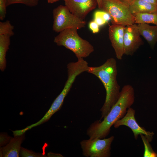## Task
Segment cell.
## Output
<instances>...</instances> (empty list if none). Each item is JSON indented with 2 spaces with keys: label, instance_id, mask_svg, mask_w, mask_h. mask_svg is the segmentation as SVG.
I'll list each match as a JSON object with an SVG mask.
<instances>
[{
  "label": "cell",
  "instance_id": "cell-19",
  "mask_svg": "<svg viewBox=\"0 0 157 157\" xmlns=\"http://www.w3.org/2000/svg\"><path fill=\"white\" fill-rule=\"evenodd\" d=\"M144 146V157H157V154L153 150L149 140L143 135H140Z\"/></svg>",
  "mask_w": 157,
  "mask_h": 157
},
{
  "label": "cell",
  "instance_id": "cell-10",
  "mask_svg": "<svg viewBox=\"0 0 157 157\" xmlns=\"http://www.w3.org/2000/svg\"><path fill=\"white\" fill-rule=\"evenodd\" d=\"M70 11L82 20L97 6V0H65Z\"/></svg>",
  "mask_w": 157,
  "mask_h": 157
},
{
  "label": "cell",
  "instance_id": "cell-5",
  "mask_svg": "<svg viewBox=\"0 0 157 157\" xmlns=\"http://www.w3.org/2000/svg\"><path fill=\"white\" fill-rule=\"evenodd\" d=\"M53 24L52 29L60 33L66 29L75 28L77 30L84 27L86 22L72 13L65 6L60 5L52 11Z\"/></svg>",
  "mask_w": 157,
  "mask_h": 157
},
{
  "label": "cell",
  "instance_id": "cell-22",
  "mask_svg": "<svg viewBox=\"0 0 157 157\" xmlns=\"http://www.w3.org/2000/svg\"><path fill=\"white\" fill-rule=\"evenodd\" d=\"M6 0H0V19L3 20L6 15Z\"/></svg>",
  "mask_w": 157,
  "mask_h": 157
},
{
  "label": "cell",
  "instance_id": "cell-13",
  "mask_svg": "<svg viewBox=\"0 0 157 157\" xmlns=\"http://www.w3.org/2000/svg\"><path fill=\"white\" fill-rule=\"evenodd\" d=\"M137 26L140 35L145 39L151 48L154 49L157 42V26L141 24H138Z\"/></svg>",
  "mask_w": 157,
  "mask_h": 157
},
{
  "label": "cell",
  "instance_id": "cell-24",
  "mask_svg": "<svg viewBox=\"0 0 157 157\" xmlns=\"http://www.w3.org/2000/svg\"><path fill=\"white\" fill-rule=\"evenodd\" d=\"M99 26L94 20L89 24V27L93 33H98L99 31Z\"/></svg>",
  "mask_w": 157,
  "mask_h": 157
},
{
  "label": "cell",
  "instance_id": "cell-1",
  "mask_svg": "<svg viewBox=\"0 0 157 157\" xmlns=\"http://www.w3.org/2000/svg\"><path fill=\"white\" fill-rule=\"evenodd\" d=\"M135 100L133 87L129 84L124 86L117 101L104 120L101 122L96 121L88 129L87 134L90 138L103 139L106 137L112 126L125 115L127 109L133 104Z\"/></svg>",
  "mask_w": 157,
  "mask_h": 157
},
{
  "label": "cell",
  "instance_id": "cell-2",
  "mask_svg": "<svg viewBox=\"0 0 157 157\" xmlns=\"http://www.w3.org/2000/svg\"><path fill=\"white\" fill-rule=\"evenodd\" d=\"M87 72L97 77L101 81L106 90L105 100L100 109L101 119L108 113L119 96L120 87L117 81L116 60L113 58H109L100 66L89 67Z\"/></svg>",
  "mask_w": 157,
  "mask_h": 157
},
{
  "label": "cell",
  "instance_id": "cell-21",
  "mask_svg": "<svg viewBox=\"0 0 157 157\" xmlns=\"http://www.w3.org/2000/svg\"><path fill=\"white\" fill-rule=\"evenodd\" d=\"M19 156L22 157H47L44 154L36 153L31 150H28L21 147Z\"/></svg>",
  "mask_w": 157,
  "mask_h": 157
},
{
  "label": "cell",
  "instance_id": "cell-18",
  "mask_svg": "<svg viewBox=\"0 0 157 157\" xmlns=\"http://www.w3.org/2000/svg\"><path fill=\"white\" fill-rule=\"evenodd\" d=\"M14 26L9 20L0 22V35H7L11 37L14 34Z\"/></svg>",
  "mask_w": 157,
  "mask_h": 157
},
{
  "label": "cell",
  "instance_id": "cell-26",
  "mask_svg": "<svg viewBox=\"0 0 157 157\" xmlns=\"http://www.w3.org/2000/svg\"><path fill=\"white\" fill-rule=\"evenodd\" d=\"M146 2L157 6V0H142Z\"/></svg>",
  "mask_w": 157,
  "mask_h": 157
},
{
  "label": "cell",
  "instance_id": "cell-17",
  "mask_svg": "<svg viewBox=\"0 0 157 157\" xmlns=\"http://www.w3.org/2000/svg\"><path fill=\"white\" fill-rule=\"evenodd\" d=\"M110 20H111L110 15L105 11H97L94 13V21L99 26L104 25Z\"/></svg>",
  "mask_w": 157,
  "mask_h": 157
},
{
  "label": "cell",
  "instance_id": "cell-23",
  "mask_svg": "<svg viewBox=\"0 0 157 157\" xmlns=\"http://www.w3.org/2000/svg\"><path fill=\"white\" fill-rule=\"evenodd\" d=\"M0 147L6 145L10 142L12 137L5 133H1L0 135Z\"/></svg>",
  "mask_w": 157,
  "mask_h": 157
},
{
  "label": "cell",
  "instance_id": "cell-11",
  "mask_svg": "<svg viewBox=\"0 0 157 157\" xmlns=\"http://www.w3.org/2000/svg\"><path fill=\"white\" fill-rule=\"evenodd\" d=\"M125 26L112 24L108 28V36L117 58L121 60L124 55V37Z\"/></svg>",
  "mask_w": 157,
  "mask_h": 157
},
{
  "label": "cell",
  "instance_id": "cell-14",
  "mask_svg": "<svg viewBox=\"0 0 157 157\" xmlns=\"http://www.w3.org/2000/svg\"><path fill=\"white\" fill-rule=\"evenodd\" d=\"M129 6L133 15L139 13H157V6L142 0H134Z\"/></svg>",
  "mask_w": 157,
  "mask_h": 157
},
{
  "label": "cell",
  "instance_id": "cell-7",
  "mask_svg": "<svg viewBox=\"0 0 157 157\" xmlns=\"http://www.w3.org/2000/svg\"><path fill=\"white\" fill-rule=\"evenodd\" d=\"M113 136L107 138L90 139L80 142L83 154L87 157H109L110 156L111 145L114 140Z\"/></svg>",
  "mask_w": 157,
  "mask_h": 157
},
{
  "label": "cell",
  "instance_id": "cell-20",
  "mask_svg": "<svg viewBox=\"0 0 157 157\" xmlns=\"http://www.w3.org/2000/svg\"><path fill=\"white\" fill-rule=\"evenodd\" d=\"M39 0H6L7 6L10 5L20 3L27 6L33 7L37 6Z\"/></svg>",
  "mask_w": 157,
  "mask_h": 157
},
{
  "label": "cell",
  "instance_id": "cell-4",
  "mask_svg": "<svg viewBox=\"0 0 157 157\" xmlns=\"http://www.w3.org/2000/svg\"><path fill=\"white\" fill-rule=\"evenodd\" d=\"M100 9L109 15L112 24L126 26L135 24L129 5L122 0H102Z\"/></svg>",
  "mask_w": 157,
  "mask_h": 157
},
{
  "label": "cell",
  "instance_id": "cell-29",
  "mask_svg": "<svg viewBox=\"0 0 157 157\" xmlns=\"http://www.w3.org/2000/svg\"><path fill=\"white\" fill-rule=\"evenodd\" d=\"M48 3H52L60 0H47ZM64 1L65 0H63Z\"/></svg>",
  "mask_w": 157,
  "mask_h": 157
},
{
  "label": "cell",
  "instance_id": "cell-8",
  "mask_svg": "<svg viewBox=\"0 0 157 157\" xmlns=\"http://www.w3.org/2000/svg\"><path fill=\"white\" fill-rule=\"evenodd\" d=\"M140 36L137 24L125 26L124 37V55H133L143 44Z\"/></svg>",
  "mask_w": 157,
  "mask_h": 157
},
{
  "label": "cell",
  "instance_id": "cell-28",
  "mask_svg": "<svg viewBox=\"0 0 157 157\" xmlns=\"http://www.w3.org/2000/svg\"><path fill=\"white\" fill-rule=\"evenodd\" d=\"M97 6L100 9L101 8V5L102 0H97Z\"/></svg>",
  "mask_w": 157,
  "mask_h": 157
},
{
  "label": "cell",
  "instance_id": "cell-12",
  "mask_svg": "<svg viewBox=\"0 0 157 157\" xmlns=\"http://www.w3.org/2000/svg\"><path fill=\"white\" fill-rule=\"evenodd\" d=\"M14 136L8 144L1 147L3 157H18L20 156L21 144L24 139L25 134Z\"/></svg>",
  "mask_w": 157,
  "mask_h": 157
},
{
  "label": "cell",
  "instance_id": "cell-6",
  "mask_svg": "<svg viewBox=\"0 0 157 157\" xmlns=\"http://www.w3.org/2000/svg\"><path fill=\"white\" fill-rule=\"evenodd\" d=\"M67 70V79L61 92L54 100L44 116L36 123L27 126L26 127L27 130H28L47 121L54 113L60 110L65 98L70 91L76 78L81 73L78 69L74 67L69 68Z\"/></svg>",
  "mask_w": 157,
  "mask_h": 157
},
{
  "label": "cell",
  "instance_id": "cell-9",
  "mask_svg": "<svg viewBox=\"0 0 157 157\" xmlns=\"http://www.w3.org/2000/svg\"><path fill=\"white\" fill-rule=\"evenodd\" d=\"M135 110L133 108L131 107L129 108L125 115L114 124V127L117 128L121 126H126L131 129L135 139H137L139 135H143L151 142L154 135V133L147 131L144 128L138 124L135 119Z\"/></svg>",
  "mask_w": 157,
  "mask_h": 157
},
{
  "label": "cell",
  "instance_id": "cell-15",
  "mask_svg": "<svg viewBox=\"0 0 157 157\" xmlns=\"http://www.w3.org/2000/svg\"><path fill=\"white\" fill-rule=\"evenodd\" d=\"M7 35H0V69L3 72L6 65V54L10 44V37Z\"/></svg>",
  "mask_w": 157,
  "mask_h": 157
},
{
  "label": "cell",
  "instance_id": "cell-27",
  "mask_svg": "<svg viewBox=\"0 0 157 157\" xmlns=\"http://www.w3.org/2000/svg\"><path fill=\"white\" fill-rule=\"evenodd\" d=\"M122 1L126 3L129 6L130 5L134 0H122Z\"/></svg>",
  "mask_w": 157,
  "mask_h": 157
},
{
  "label": "cell",
  "instance_id": "cell-16",
  "mask_svg": "<svg viewBox=\"0 0 157 157\" xmlns=\"http://www.w3.org/2000/svg\"><path fill=\"white\" fill-rule=\"evenodd\" d=\"M133 16L135 24H152L157 26V13H139Z\"/></svg>",
  "mask_w": 157,
  "mask_h": 157
},
{
  "label": "cell",
  "instance_id": "cell-3",
  "mask_svg": "<svg viewBox=\"0 0 157 157\" xmlns=\"http://www.w3.org/2000/svg\"><path fill=\"white\" fill-rule=\"evenodd\" d=\"M75 28H69L59 33L54 40L58 46H63L72 51L77 59L86 58L94 50L93 46L81 38Z\"/></svg>",
  "mask_w": 157,
  "mask_h": 157
},
{
  "label": "cell",
  "instance_id": "cell-25",
  "mask_svg": "<svg viewBox=\"0 0 157 157\" xmlns=\"http://www.w3.org/2000/svg\"><path fill=\"white\" fill-rule=\"evenodd\" d=\"M47 156L48 157H63V156L59 154H56L49 152L47 154Z\"/></svg>",
  "mask_w": 157,
  "mask_h": 157
}]
</instances>
